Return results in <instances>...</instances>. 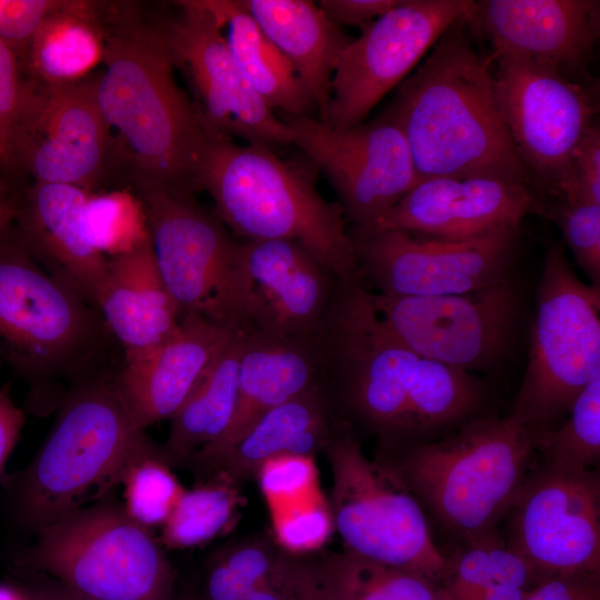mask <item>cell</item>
<instances>
[{"instance_id": "obj_7", "label": "cell", "mask_w": 600, "mask_h": 600, "mask_svg": "<svg viewBox=\"0 0 600 600\" xmlns=\"http://www.w3.org/2000/svg\"><path fill=\"white\" fill-rule=\"evenodd\" d=\"M99 311L47 273L12 226L0 239V363L43 392L106 370Z\"/></svg>"}, {"instance_id": "obj_22", "label": "cell", "mask_w": 600, "mask_h": 600, "mask_svg": "<svg viewBox=\"0 0 600 600\" xmlns=\"http://www.w3.org/2000/svg\"><path fill=\"white\" fill-rule=\"evenodd\" d=\"M249 294L241 330L313 339L328 311L337 278L292 240H243Z\"/></svg>"}, {"instance_id": "obj_35", "label": "cell", "mask_w": 600, "mask_h": 600, "mask_svg": "<svg viewBox=\"0 0 600 600\" xmlns=\"http://www.w3.org/2000/svg\"><path fill=\"white\" fill-rule=\"evenodd\" d=\"M537 452L544 464L594 469L600 461V376L580 392L558 426L539 436Z\"/></svg>"}, {"instance_id": "obj_41", "label": "cell", "mask_w": 600, "mask_h": 600, "mask_svg": "<svg viewBox=\"0 0 600 600\" xmlns=\"http://www.w3.org/2000/svg\"><path fill=\"white\" fill-rule=\"evenodd\" d=\"M270 513L274 539L290 556L318 550L334 529L330 504L320 489Z\"/></svg>"}, {"instance_id": "obj_37", "label": "cell", "mask_w": 600, "mask_h": 600, "mask_svg": "<svg viewBox=\"0 0 600 600\" xmlns=\"http://www.w3.org/2000/svg\"><path fill=\"white\" fill-rule=\"evenodd\" d=\"M121 484L126 513L149 530L163 527L184 491L157 446L127 469Z\"/></svg>"}, {"instance_id": "obj_26", "label": "cell", "mask_w": 600, "mask_h": 600, "mask_svg": "<svg viewBox=\"0 0 600 600\" xmlns=\"http://www.w3.org/2000/svg\"><path fill=\"white\" fill-rule=\"evenodd\" d=\"M124 358L143 353L168 339L181 313L157 268L150 242L108 259L96 304Z\"/></svg>"}, {"instance_id": "obj_6", "label": "cell", "mask_w": 600, "mask_h": 600, "mask_svg": "<svg viewBox=\"0 0 600 600\" xmlns=\"http://www.w3.org/2000/svg\"><path fill=\"white\" fill-rule=\"evenodd\" d=\"M156 446L140 429L117 372L102 370L71 386L53 427L18 479V508L37 530L107 497L127 469Z\"/></svg>"}, {"instance_id": "obj_20", "label": "cell", "mask_w": 600, "mask_h": 600, "mask_svg": "<svg viewBox=\"0 0 600 600\" xmlns=\"http://www.w3.org/2000/svg\"><path fill=\"white\" fill-rule=\"evenodd\" d=\"M468 24L490 42V57L520 58L572 79L593 78L599 0L473 1Z\"/></svg>"}, {"instance_id": "obj_30", "label": "cell", "mask_w": 600, "mask_h": 600, "mask_svg": "<svg viewBox=\"0 0 600 600\" xmlns=\"http://www.w3.org/2000/svg\"><path fill=\"white\" fill-rule=\"evenodd\" d=\"M101 4L59 1L40 23L22 66L42 84L82 80L103 59L104 29Z\"/></svg>"}, {"instance_id": "obj_42", "label": "cell", "mask_w": 600, "mask_h": 600, "mask_svg": "<svg viewBox=\"0 0 600 600\" xmlns=\"http://www.w3.org/2000/svg\"><path fill=\"white\" fill-rule=\"evenodd\" d=\"M262 494L273 509L319 489L313 457L283 454L269 459L258 470Z\"/></svg>"}, {"instance_id": "obj_29", "label": "cell", "mask_w": 600, "mask_h": 600, "mask_svg": "<svg viewBox=\"0 0 600 600\" xmlns=\"http://www.w3.org/2000/svg\"><path fill=\"white\" fill-rule=\"evenodd\" d=\"M243 332L234 330L177 412L161 448L169 464L192 467L226 432L236 409Z\"/></svg>"}, {"instance_id": "obj_4", "label": "cell", "mask_w": 600, "mask_h": 600, "mask_svg": "<svg viewBox=\"0 0 600 600\" xmlns=\"http://www.w3.org/2000/svg\"><path fill=\"white\" fill-rule=\"evenodd\" d=\"M194 188L212 198L216 216L243 240L296 241L338 280H361L343 210L320 194L306 166L261 144L207 133Z\"/></svg>"}, {"instance_id": "obj_52", "label": "cell", "mask_w": 600, "mask_h": 600, "mask_svg": "<svg viewBox=\"0 0 600 600\" xmlns=\"http://www.w3.org/2000/svg\"><path fill=\"white\" fill-rule=\"evenodd\" d=\"M0 600H26L21 589L0 584Z\"/></svg>"}, {"instance_id": "obj_15", "label": "cell", "mask_w": 600, "mask_h": 600, "mask_svg": "<svg viewBox=\"0 0 600 600\" xmlns=\"http://www.w3.org/2000/svg\"><path fill=\"white\" fill-rule=\"evenodd\" d=\"M30 82L20 174L89 193L104 191L120 176L126 179L117 140L97 100V77L66 84Z\"/></svg>"}, {"instance_id": "obj_25", "label": "cell", "mask_w": 600, "mask_h": 600, "mask_svg": "<svg viewBox=\"0 0 600 600\" xmlns=\"http://www.w3.org/2000/svg\"><path fill=\"white\" fill-rule=\"evenodd\" d=\"M242 332L233 417L220 440L191 467L210 477L260 417L321 381L316 338L279 337L254 330Z\"/></svg>"}, {"instance_id": "obj_36", "label": "cell", "mask_w": 600, "mask_h": 600, "mask_svg": "<svg viewBox=\"0 0 600 600\" xmlns=\"http://www.w3.org/2000/svg\"><path fill=\"white\" fill-rule=\"evenodd\" d=\"M83 223L90 243L108 259L150 242L143 206L131 188L89 193Z\"/></svg>"}, {"instance_id": "obj_2", "label": "cell", "mask_w": 600, "mask_h": 600, "mask_svg": "<svg viewBox=\"0 0 600 600\" xmlns=\"http://www.w3.org/2000/svg\"><path fill=\"white\" fill-rule=\"evenodd\" d=\"M104 70L97 100L114 136L134 192L193 194L207 132L199 110L178 86L160 23L133 4L102 2Z\"/></svg>"}, {"instance_id": "obj_13", "label": "cell", "mask_w": 600, "mask_h": 600, "mask_svg": "<svg viewBox=\"0 0 600 600\" xmlns=\"http://www.w3.org/2000/svg\"><path fill=\"white\" fill-rule=\"evenodd\" d=\"M361 281L388 297L460 294L512 280L520 229L459 242L414 238L398 230L348 227Z\"/></svg>"}, {"instance_id": "obj_34", "label": "cell", "mask_w": 600, "mask_h": 600, "mask_svg": "<svg viewBox=\"0 0 600 600\" xmlns=\"http://www.w3.org/2000/svg\"><path fill=\"white\" fill-rule=\"evenodd\" d=\"M234 481L219 472L192 489H184L159 541L168 549H184L210 541L232 522L241 496Z\"/></svg>"}, {"instance_id": "obj_8", "label": "cell", "mask_w": 600, "mask_h": 600, "mask_svg": "<svg viewBox=\"0 0 600 600\" xmlns=\"http://www.w3.org/2000/svg\"><path fill=\"white\" fill-rule=\"evenodd\" d=\"M600 376V286L580 280L564 246L551 242L536 297L528 364L509 412L541 434L558 426Z\"/></svg>"}, {"instance_id": "obj_39", "label": "cell", "mask_w": 600, "mask_h": 600, "mask_svg": "<svg viewBox=\"0 0 600 600\" xmlns=\"http://www.w3.org/2000/svg\"><path fill=\"white\" fill-rule=\"evenodd\" d=\"M21 69L18 56L0 38V178L13 186L21 178L18 157L31 89Z\"/></svg>"}, {"instance_id": "obj_11", "label": "cell", "mask_w": 600, "mask_h": 600, "mask_svg": "<svg viewBox=\"0 0 600 600\" xmlns=\"http://www.w3.org/2000/svg\"><path fill=\"white\" fill-rule=\"evenodd\" d=\"M147 218L157 268L181 316L241 329L249 294L241 242L192 194L136 192Z\"/></svg>"}, {"instance_id": "obj_16", "label": "cell", "mask_w": 600, "mask_h": 600, "mask_svg": "<svg viewBox=\"0 0 600 600\" xmlns=\"http://www.w3.org/2000/svg\"><path fill=\"white\" fill-rule=\"evenodd\" d=\"M473 9L470 0H400L341 52L324 124L348 129L416 68L436 41Z\"/></svg>"}, {"instance_id": "obj_14", "label": "cell", "mask_w": 600, "mask_h": 600, "mask_svg": "<svg viewBox=\"0 0 600 600\" xmlns=\"http://www.w3.org/2000/svg\"><path fill=\"white\" fill-rule=\"evenodd\" d=\"M309 162L329 180L350 226L376 227L420 182L399 127L379 114L348 129L278 113Z\"/></svg>"}, {"instance_id": "obj_43", "label": "cell", "mask_w": 600, "mask_h": 600, "mask_svg": "<svg viewBox=\"0 0 600 600\" xmlns=\"http://www.w3.org/2000/svg\"><path fill=\"white\" fill-rule=\"evenodd\" d=\"M57 0L0 1V38L14 51L21 64L33 34Z\"/></svg>"}, {"instance_id": "obj_1", "label": "cell", "mask_w": 600, "mask_h": 600, "mask_svg": "<svg viewBox=\"0 0 600 600\" xmlns=\"http://www.w3.org/2000/svg\"><path fill=\"white\" fill-rule=\"evenodd\" d=\"M316 344L336 419L380 448L431 441L484 413L483 382L407 347L361 280H337Z\"/></svg>"}, {"instance_id": "obj_48", "label": "cell", "mask_w": 600, "mask_h": 600, "mask_svg": "<svg viewBox=\"0 0 600 600\" xmlns=\"http://www.w3.org/2000/svg\"><path fill=\"white\" fill-rule=\"evenodd\" d=\"M287 574L293 600H327L312 566L288 554Z\"/></svg>"}, {"instance_id": "obj_38", "label": "cell", "mask_w": 600, "mask_h": 600, "mask_svg": "<svg viewBox=\"0 0 600 600\" xmlns=\"http://www.w3.org/2000/svg\"><path fill=\"white\" fill-rule=\"evenodd\" d=\"M283 553L266 541H246L223 551L207 578L209 600H242L256 586L276 573Z\"/></svg>"}, {"instance_id": "obj_32", "label": "cell", "mask_w": 600, "mask_h": 600, "mask_svg": "<svg viewBox=\"0 0 600 600\" xmlns=\"http://www.w3.org/2000/svg\"><path fill=\"white\" fill-rule=\"evenodd\" d=\"M312 567L327 600H451L444 587L418 573L346 550Z\"/></svg>"}, {"instance_id": "obj_50", "label": "cell", "mask_w": 600, "mask_h": 600, "mask_svg": "<svg viewBox=\"0 0 600 600\" xmlns=\"http://www.w3.org/2000/svg\"><path fill=\"white\" fill-rule=\"evenodd\" d=\"M26 600H94L53 579L22 588Z\"/></svg>"}, {"instance_id": "obj_19", "label": "cell", "mask_w": 600, "mask_h": 600, "mask_svg": "<svg viewBox=\"0 0 600 600\" xmlns=\"http://www.w3.org/2000/svg\"><path fill=\"white\" fill-rule=\"evenodd\" d=\"M160 22L174 67L189 79L208 134L268 148L292 143V131L237 66L216 14L204 0L178 1Z\"/></svg>"}, {"instance_id": "obj_23", "label": "cell", "mask_w": 600, "mask_h": 600, "mask_svg": "<svg viewBox=\"0 0 600 600\" xmlns=\"http://www.w3.org/2000/svg\"><path fill=\"white\" fill-rule=\"evenodd\" d=\"M88 194L70 184L33 182L19 191L13 227L47 273L96 308L108 258L84 230Z\"/></svg>"}, {"instance_id": "obj_21", "label": "cell", "mask_w": 600, "mask_h": 600, "mask_svg": "<svg viewBox=\"0 0 600 600\" xmlns=\"http://www.w3.org/2000/svg\"><path fill=\"white\" fill-rule=\"evenodd\" d=\"M543 202L542 194L519 183L436 177L421 180L371 228L459 242L520 229L527 216L541 214Z\"/></svg>"}, {"instance_id": "obj_3", "label": "cell", "mask_w": 600, "mask_h": 600, "mask_svg": "<svg viewBox=\"0 0 600 600\" xmlns=\"http://www.w3.org/2000/svg\"><path fill=\"white\" fill-rule=\"evenodd\" d=\"M470 14L436 41L382 114L403 133L420 181L486 178L537 191L501 116L492 60L466 31Z\"/></svg>"}, {"instance_id": "obj_18", "label": "cell", "mask_w": 600, "mask_h": 600, "mask_svg": "<svg viewBox=\"0 0 600 600\" xmlns=\"http://www.w3.org/2000/svg\"><path fill=\"white\" fill-rule=\"evenodd\" d=\"M370 292L382 322L407 347L470 373L490 369L504 356L519 318L513 279L460 294L388 297Z\"/></svg>"}, {"instance_id": "obj_46", "label": "cell", "mask_w": 600, "mask_h": 600, "mask_svg": "<svg viewBox=\"0 0 600 600\" xmlns=\"http://www.w3.org/2000/svg\"><path fill=\"white\" fill-rule=\"evenodd\" d=\"M400 0H321L317 2L327 18L337 27H359L364 29L372 21L387 13Z\"/></svg>"}, {"instance_id": "obj_9", "label": "cell", "mask_w": 600, "mask_h": 600, "mask_svg": "<svg viewBox=\"0 0 600 600\" xmlns=\"http://www.w3.org/2000/svg\"><path fill=\"white\" fill-rule=\"evenodd\" d=\"M20 564L94 600H173L174 571L151 530L100 500L38 529Z\"/></svg>"}, {"instance_id": "obj_5", "label": "cell", "mask_w": 600, "mask_h": 600, "mask_svg": "<svg viewBox=\"0 0 600 600\" xmlns=\"http://www.w3.org/2000/svg\"><path fill=\"white\" fill-rule=\"evenodd\" d=\"M539 433L507 416L479 414L431 441L380 448L424 512L466 544L499 531L537 452Z\"/></svg>"}, {"instance_id": "obj_54", "label": "cell", "mask_w": 600, "mask_h": 600, "mask_svg": "<svg viewBox=\"0 0 600 600\" xmlns=\"http://www.w3.org/2000/svg\"><path fill=\"white\" fill-rule=\"evenodd\" d=\"M0 366H1V363H0Z\"/></svg>"}, {"instance_id": "obj_33", "label": "cell", "mask_w": 600, "mask_h": 600, "mask_svg": "<svg viewBox=\"0 0 600 600\" xmlns=\"http://www.w3.org/2000/svg\"><path fill=\"white\" fill-rule=\"evenodd\" d=\"M444 588L451 600H467L492 587L533 589L543 579L504 542L499 531L466 544L454 558Z\"/></svg>"}, {"instance_id": "obj_28", "label": "cell", "mask_w": 600, "mask_h": 600, "mask_svg": "<svg viewBox=\"0 0 600 600\" xmlns=\"http://www.w3.org/2000/svg\"><path fill=\"white\" fill-rule=\"evenodd\" d=\"M336 423L328 392L320 381L260 417L223 457L213 474L221 472L238 482L256 477L271 458L313 457L323 450Z\"/></svg>"}, {"instance_id": "obj_47", "label": "cell", "mask_w": 600, "mask_h": 600, "mask_svg": "<svg viewBox=\"0 0 600 600\" xmlns=\"http://www.w3.org/2000/svg\"><path fill=\"white\" fill-rule=\"evenodd\" d=\"M24 422L23 411L14 403L10 384L0 388V477Z\"/></svg>"}, {"instance_id": "obj_12", "label": "cell", "mask_w": 600, "mask_h": 600, "mask_svg": "<svg viewBox=\"0 0 600 600\" xmlns=\"http://www.w3.org/2000/svg\"><path fill=\"white\" fill-rule=\"evenodd\" d=\"M490 58L501 116L537 191L564 196L574 151L598 122V80L572 79L516 57Z\"/></svg>"}, {"instance_id": "obj_51", "label": "cell", "mask_w": 600, "mask_h": 600, "mask_svg": "<svg viewBox=\"0 0 600 600\" xmlns=\"http://www.w3.org/2000/svg\"><path fill=\"white\" fill-rule=\"evenodd\" d=\"M19 191L16 186L0 178V239L13 226Z\"/></svg>"}, {"instance_id": "obj_44", "label": "cell", "mask_w": 600, "mask_h": 600, "mask_svg": "<svg viewBox=\"0 0 600 600\" xmlns=\"http://www.w3.org/2000/svg\"><path fill=\"white\" fill-rule=\"evenodd\" d=\"M568 199L600 204V127L593 123L579 142L571 163Z\"/></svg>"}, {"instance_id": "obj_17", "label": "cell", "mask_w": 600, "mask_h": 600, "mask_svg": "<svg viewBox=\"0 0 600 600\" xmlns=\"http://www.w3.org/2000/svg\"><path fill=\"white\" fill-rule=\"evenodd\" d=\"M503 522L504 542L544 580L600 573V477L542 463L530 470Z\"/></svg>"}, {"instance_id": "obj_40", "label": "cell", "mask_w": 600, "mask_h": 600, "mask_svg": "<svg viewBox=\"0 0 600 600\" xmlns=\"http://www.w3.org/2000/svg\"><path fill=\"white\" fill-rule=\"evenodd\" d=\"M542 217L553 221L590 284L600 286V204L564 197L544 198Z\"/></svg>"}, {"instance_id": "obj_24", "label": "cell", "mask_w": 600, "mask_h": 600, "mask_svg": "<svg viewBox=\"0 0 600 600\" xmlns=\"http://www.w3.org/2000/svg\"><path fill=\"white\" fill-rule=\"evenodd\" d=\"M234 330L183 314L159 346L124 358L117 381L136 424L144 430L170 419Z\"/></svg>"}, {"instance_id": "obj_31", "label": "cell", "mask_w": 600, "mask_h": 600, "mask_svg": "<svg viewBox=\"0 0 600 600\" xmlns=\"http://www.w3.org/2000/svg\"><path fill=\"white\" fill-rule=\"evenodd\" d=\"M251 87L278 113L313 117L316 103L290 61L238 0H204Z\"/></svg>"}, {"instance_id": "obj_45", "label": "cell", "mask_w": 600, "mask_h": 600, "mask_svg": "<svg viewBox=\"0 0 600 600\" xmlns=\"http://www.w3.org/2000/svg\"><path fill=\"white\" fill-rule=\"evenodd\" d=\"M523 600H600V573H564L547 578Z\"/></svg>"}, {"instance_id": "obj_53", "label": "cell", "mask_w": 600, "mask_h": 600, "mask_svg": "<svg viewBox=\"0 0 600 600\" xmlns=\"http://www.w3.org/2000/svg\"><path fill=\"white\" fill-rule=\"evenodd\" d=\"M173 600H200V599L191 591H183L180 594H176Z\"/></svg>"}, {"instance_id": "obj_10", "label": "cell", "mask_w": 600, "mask_h": 600, "mask_svg": "<svg viewBox=\"0 0 600 600\" xmlns=\"http://www.w3.org/2000/svg\"><path fill=\"white\" fill-rule=\"evenodd\" d=\"M322 451L332 474L333 527L344 550L444 587L450 558L436 546L427 513L394 472L369 459L357 433L340 421Z\"/></svg>"}, {"instance_id": "obj_49", "label": "cell", "mask_w": 600, "mask_h": 600, "mask_svg": "<svg viewBox=\"0 0 600 600\" xmlns=\"http://www.w3.org/2000/svg\"><path fill=\"white\" fill-rule=\"evenodd\" d=\"M288 553H283L272 578L251 589L242 600H293L287 574Z\"/></svg>"}, {"instance_id": "obj_27", "label": "cell", "mask_w": 600, "mask_h": 600, "mask_svg": "<svg viewBox=\"0 0 600 600\" xmlns=\"http://www.w3.org/2000/svg\"><path fill=\"white\" fill-rule=\"evenodd\" d=\"M267 38L290 61L326 122L331 80L352 38L308 0H238Z\"/></svg>"}]
</instances>
